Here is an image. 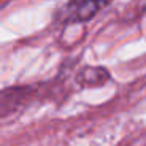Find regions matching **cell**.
I'll return each mask as SVG.
<instances>
[{"mask_svg":"<svg viewBox=\"0 0 146 146\" xmlns=\"http://www.w3.org/2000/svg\"><path fill=\"white\" fill-rule=\"evenodd\" d=\"M110 0H69L63 10L66 22H86L98 14Z\"/></svg>","mask_w":146,"mask_h":146,"instance_id":"1","label":"cell"}]
</instances>
